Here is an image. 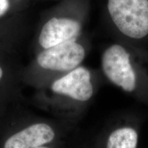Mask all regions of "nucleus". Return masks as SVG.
<instances>
[{
	"label": "nucleus",
	"mask_w": 148,
	"mask_h": 148,
	"mask_svg": "<svg viewBox=\"0 0 148 148\" xmlns=\"http://www.w3.org/2000/svg\"><path fill=\"white\" fill-rule=\"evenodd\" d=\"M112 21L125 36L134 39L148 34V0H108Z\"/></svg>",
	"instance_id": "obj_1"
},
{
	"label": "nucleus",
	"mask_w": 148,
	"mask_h": 148,
	"mask_svg": "<svg viewBox=\"0 0 148 148\" xmlns=\"http://www.w3.org/2000/svg\"><path fill=\"white\" fill-rule=\"evenodd\" d=\"M101 66L103 73L113 84L127 92L135 89L136 74L129 53L121 45L115 44L107 48L102 55Z\"/></svg>",
	"instance_id": "obj_2"
},
{
	"label": "nucleus",
	"mask_w": 148,
	"mask_h": 148,
	"mask_svg": "<svg viewBox=\"0 0 148 148\" xmlns=\"http://www.w3.org/2000/svg\"><path fill=\"white\" fill-rule=\"evenodd\" d=\"M85 57L84 48L75 40H69L43 49L36 57L42 69L52 71H70L77 67Z\"/></svg>",
	"instance_id": "obj_3"
},
{
	"label": "nucleus",
	"mask_w": 148,
	"mask_h": 148,
	"mask_svg": "<svg viewBox=\"0 0 148 148\" xmlns=\"http://www.w3.org/2000/svg\"><path fill=\"white\" fill-rule=\"evenodd\" d=\"M90 73L83 66H77L64 76L56 79L51 85L54 93L67 96L74 100L86 101L93 94Z\"/></svg>",
	"instance_id": "obj_4"
},
{
	"label": "nucleus",
	"mask_w": 148,
	"mask_h": 148,
	"mask_svg": "<svg viewBox=\"0 0 148 148\" xmlns=\"http://www.w3.org/2000/svg\"><path fill=\"white\" fill-rule=\"evenodd\" d=\"M80 29V24L76 20L53 17L42 27L38 42L45 49L69 40H75Z\"/></svg>",
	"instance_id": "obj_5"
},
{
	"label": "nucleus",
	"mask_w": 148,
	"mask_h": 148,
	"mask_svg": "<svg viewBox=\"0 0 148 148\" xmlns=\"http://www.w3.org/2000/svg\"><path fill=\"white\" fill-rule=\"evenodd\" d=\"M56 133L45 122L32 123L14 133L5 140L3 148H35L51 143Z\"/></svg>",
	"instance_id": "obj_6"
},
{
	"label": "nucleus",
	"mask_w": 148,
	"mask_h": 148,
	"mask_svg": "<svg viewBox=\"0 0 148 148\" xmlns=\"http://www.w3.org/2000/svg\"><path fill=\"white\" fill-rule=\"evenodd\" d=\"M137 142L136 131L130 127H123L111 133L107 141V148H136Z\"/></svg>",
	"instance_id": "obj_7"
},
{
	"label": "nucleus",
	"mask_w": 148,
	"mask_h": 148,
	"mask_svg": "<svg viewBox=\"0 0 148 148\" xmlns=\"http://www.w3.org/2000/svg\"><path fill=\"white\" fill-rule=\"evenodd\" d=\"M10 3L8 0H0V16L3 15L8 10Z\"/></svg>",
	"instance_id": "obj_8"
},
{
	"label": "nucleus",
	"mask_w": 148,
	"mask_h": 148,
	"mask_svg": "<svg viewBox=\"0 0 148 148\" xmlns=\"http://www.w3.org/2000/svg\"><path fill=\"white\" fill-rule=\"evenodd\" d=\"M5 75V71L3 69V68L0 65V82H2V80L4 79Z\"/></svg>",
	"instance_id": "obj_9"
},
{
	"label": "nucleus",
	"mask_w": 148,
	"mask_h": 148,
	"mask_svg": "<svg viewBox=\"0 0 148 148\" xmlns=\"http://www.w3.org/2000/svg\"><path fill=\"white\" fill-rule=\"evenodd\" d=\"M35 148H49L47 147H45V146H40V147H35Z\"/></svg>",
	"instance_id": "obj_10"
}]
</instances>
